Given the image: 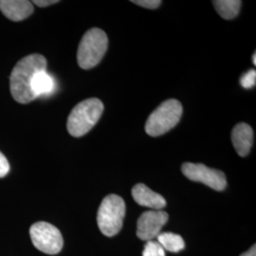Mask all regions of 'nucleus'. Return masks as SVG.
Segmentation results:
<instances>
[{
    "mask_svg": "<svg viewBox=\"0 0 256 256\" xmlns=\"http://www.w3.org/2000/svg\"><path fill=\"white\" fill-rule=\"evenodd\" d=\"M46 59L41 54L28 55L14 66L10 76V90L12 98L19 104H28L36 100L32 92V81L34 75L46 70Z\"/></svg>",
    "mask_w": 256,
    "mask_h": 256,
    "instance_id": "1",
    "label": "nucleus"
},
{
    "mask_svg": "<svg viewBox=\"0 0 256 256\" xmlns=\"http://www.w3.org/2000/svg\"><path fill=\"white\" fill-rule=\"evenodd\" d=\"M104 112V104L97 98L79 102L70 112L66 128L72 137H82L88 133L98 122Z\"/></svg>",
    "mask_w": 256,
    "mask_h": 256,
    "instance_id": "2",
    "label": "nucleus"
},
{
    "mask_svg": "<svg viewBox=\"0 0 256 256\" xmlns=\"http://www.w3.org/2000/svg\"><path fill=\"white\" fill-rule=\"evenodd\" d=\"M108 46L106 34L98 28L88 30L78 46L77 62L82 70H90L99 64Z\"/></svg>",
    "mask_w": 256,
    "mask_h": 256,
    "instance_id": "3",
    "label": "nucleus"
},
{
    "mask_svg": "<svg viewBox=\"0 0 256 256\" xmlns=\"http://www.w3.org/2000/svg\"><path fill=\"white\" fill-rule=\"evenodd\" d=\"M126 216V202L117 194L106 196L99 207L97 223L102 234L106 236H116L122 227Z\"/></svg>",
    "mask_w": 256,
    "mask_h": 256,
    "instance_id": "4",
    "label": "nucleus"
},
{
    "mask_svg": "<svg viewBox=\"0 0 256 256\" xmlns=\"http://www.w3.org/2000/svg\"><path fill=\"white\" fill-rule=\"evenodd\" d=\"M182 115V106L180 102L174 99L164 102L149 116L146 131L151 137L164 135L178 124Z\"/></svg>",
    "mask_w": 256,
    "mask_h": 256,
    "instance_id": "5",
    "label": "nucleus"
},
{
    "mask_svg": "<svg viewBox=\"0 0 256 256\" xmlns=\"http://www.w3.org/2000/svg\"><path fill=\"white\" fill-rule=\"evenodd\" d=\"M30 236L34 246L46 254H59L64 245L60 230L48 222H36L32 225Z\"/></svg>",
    "mask_w": 256,
    "mask_h": 256,
    "instance_id": "6",
    "label": "nucleus"
},
{
    "mask_svg": "<svg viewBox=\"0 0 256 256\" xmlns=\"http://www.w3.org/2000/svg\"><path fill=\"white\" fill-rule=\"evenodd\" d=\"M182 171L188 180L203 183L216 191H223L227 186L226 176L222 171L212 169L202 164L185 162Z\"/></svg>",
    "mask_w": 256,
    "mask_h": 256,
    "instance_id": "7",
    "label": "nucleus"
},
{
    "mask_svg": "<svg viewBox=\"0 0 256 256\" xmlns=\"http://www.w3.org/2000/svg\"><path fill=\"white\" fill-rule=\"evenodd\" d=\"M169 218L168 214L162 210L144 212L138 220L137 236L144 241L156 238Z\"/></svg>",
    "mask_w": 256,
    "mask_h": 256,
    "instance_id": "8",
    "label": "nucleus"
},
{
    "mask_svg": "<svg viewBox=\"0 0 256 256\" xmlns=\"http://www.w3.org/2000/svg\"><path fill=\"white\" fill-rule=\"evenodd\" d=\"M132 196L138 205L153 210H162L166 206V200L162 194L152 191L142 183L133 187Z\"/></svg>",
    "mask_w": 256,
    "mask_h": 256,
    "instance_id": "9",
    "label": "nucleus"
},
{
    "mask_svg": "<svg viewBox=\"0 0 256 256\" xmlns=\"http://www.w3.org/2000/svg\"><path fill=\"white\" fill-rule=\"evenodd\" d=\"M0 10L7 18L19 22L32 14L34 5L27 0H0Z\"/></svg>",
    "mask_w": 256,
    "mask_h": 256,
    "instance_id": "10",
    "label": "nucleus"
},
{
    "mask_svg": "<svg viewBox=\"0 0 256 256\" xmlns=\"http://www.w3.org/2000/svg\"><path fill=\"white\" fill-rule=\"evenodd\" d=\"M232 142L238 155L246 156L254 144L252 128L244 122L238 124L232 131Z\"/></svg>",
    "mask_w": 256,
    "mask_h": 256,
    "instance_id": "11",
    "label": "nucleus"
},
{
    "mask_svg": "<svg viewBox=\"0 0 256 256\" xmlns=\"http://www.w3.org/2000/svg\"><path fill=\"white\" fill-rule=\"evenodd\" d=\"M32 92L36 99L40 96L50 95L55 90V81L50 74L46 70L37 72L32 81Z\"/></svg>",
    "mask_w": 256,
    "mask_h": 256,
    "instance_id": "12",
    "label": "nucleus"
},
{
    "mask_svg": "<svg viewBox=\"0 0 256 256\" xmlns=\"http://www.w3.org/2000/svg\"><path fill=\"white\" fill-rule=\"evenodd\" d=\"M242 2L239 0H216L212 5L222 18L230 20L236 18Z\"/></svg>",
    "mask_w": 256,
    "mask_h": 256,
    "instance_id": "13",
    "label": "nucleus"
},
{
    "mask_svg": "<svg viewBox=\"0 0 256 256\" xmlns=\"http://www.w3.org/2000/svg\"><path fill=\"white\" fill-rule=\"evenodd\" d=\"M156 239L164 250L171 252H178L185 247L183 238L173 232H160Z\"/></svg>",
    "mask_w": 256,
    "mask_h": 256,
    "instance_id": "14",
    "label": "nucleus"
},
{
    "mask_svg": "<svg viewBox=\"0 0 256 256\" xmlns=\"http://www.w3.org/2000/svg\"><path fill=\"white\" fill-rule=\"evenodd\" d=\"M142 256H165V252L158 241L151 240L147 241L142 252Z\"/></svg>",
    "mask_w": 256,
    "mask_h": 256,
    "instance_id": "15",
    "label": "nucleus"
},
{
    "mask_svg": "<svg viewBox=\"0 0 256 256\" xmlns=\"http://www.w3.org/2000/svg\"><path fill=\"white\" fill-rule=\"evenodd\" d=\"M240 84L244 88H252L256 86V72L254 70H250L246 74H243Z\"/></svg>",
    "mask_w": 256,
    "mask_h": 256,
    "instance_id": "16",
    "label": "nucleus"
},
{
    "mask_svg": "<svg viewBox=\"0 0 256 256\" xmlns=\"http://www.w3.org/2000/svg\"><path fill=\"white\" fill-rule=\"evenodd\" d=\"M132 3L136 4L140 7H144L146 9H156L162 4V1L160 0H133Z\"/></svg>",
    "mask_w": 256,
    "mask_h": 256,
    "instance_id": "17",
    "label": "nucleus"
},
{
    "mask_svg": "<svg viewBox=\"0 0 256 256\" xmlns=\"http://www.w3.org/2000/svg\"><path fill=\"white\" fill-rule=\"evenodd\" d=\"M10 164L6 156L0 152V178L9 174Z\"/></svg>",
    "mask_w": 256,
    "mask_h": 256,
    "instance_id": "18",
    "label": "nucleus"
},
{
    "mask_svg": "<svg viewBox=\"0 0 256 256\" xmlns=\"http://www.w3.org/2000/svg\"><path fill=\"white\" fill-rule=\"evenodd\" d=\"M59 1H57V0H36V1L32 2V3L36 4L38 7L45 8V7H48V6H52L54 4H56Z\"/></svg>",
    "mask_w": 256,
    "mask_h": 256,
    "instance_id": "19",
    "label": "nucleus"
},
{
    "mask_svg": "<svg viewBox=\"0 0 256 256\" xmlns=\"http://www.w3.org/2000/svg\"><path fill=\"white\" fill-rule=\"evenodd\" d=\"M240 256H256V246L254 245L248 252L242 254Z\"/></svg>",
    "mask_w": 256,
    "mask_h": 256,
    "instance_id": "20",
    "label": "nucleus"
},
{
    "mask_svg": "<svg viewBox=\"0 0 256 256\" xmlns=\"http://www.w3.org/2000/svg\"><path fill=\"white\" fill-rule=\"evenodd\" d=\"M256 52L254 54V56H252V62H254V64H256Z\"/></svg>",
    "mask_w": 256,
    "mask_h": 256,
    "instance_id": "21",
    "label": "nucleus"
}]
</instances>
